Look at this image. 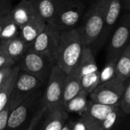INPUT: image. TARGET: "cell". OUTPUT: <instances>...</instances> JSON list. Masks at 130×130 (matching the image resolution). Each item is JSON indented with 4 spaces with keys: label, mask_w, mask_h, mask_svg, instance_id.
Returning <instances> with one entry per match:
<instances>
[{
    "label": "cell",
    "mask_w": 130,
    "mask_h": 130,
    "mask_svg": "<svg viewBox=\"0 0 130 130\" xmlns=\"http://www.w3.org/2000/svg\"><path fill=\"white\" fill-rule=\"evenodd\" d=\"M107 2L108 0H93L78 27L83 45L91 47L92 51L102 33Z\"/></svg>",
    "instance_id": "1"
},
{
    "label": "cell",
    "mask_w": 130,
    "mask_h": 130,
    "mask_svg": "<svg viewBox=\"0 0 130 130\" xmlns=\"http://www.w3.org/2000/svg\"><path fill=\"white\" fill-rule=\"evenodd\" d=\"M84 46L78 27L61 31L56 65L66 75L69 74L77 66Z\"/></svg>",
    "instance_id": "2"
},
{
    "label": "cell",
    "mask_w": 130,
    "mask_h": 130,
    "mask_svg": "<svg viewBox=\"0 0 130 130\" xmlns=\"http://www.w3.org/2000/svg\"><path fill=\"white\" fill-rule=\"evenodd\" d=\"M43 91L40 89L9 113L7 130H26L34 116L44 107Z\"/></svg>",
    "instance_id": "3"
},
{
    "label": "cell",
    "mask_w": 130,
    "mask_h": 130,
    "mask_svg": "<svg viewBox=\"0 0 130 130\" xmlns=\"http://www.w3.org/2000/svg\"><path fill=\"white\" fill-rule=\"evenodd\" d=\"M56 60L49 55L27 50L18 61L20 70L37 78L43 85H46Z\"/></svg>",
    "instance_id": "4"
},
{
    "label": "cell",
    "mask_w": 130,
    "mask_h": 130,
    "mask_svg": "<svg viewBox=\"0 0 130 130\" xmlns=\"http://www.w3.org/2000/svg\"><path fill=\"white\" fill-rule=\"evenodd\" d=\"M82 0H59L52 24L60 31L76 27L85 13Z\"/></svg>",
    "instance_id": "5"
},
{
    "label": "cell",
    "mask_w": 130,
    "mask_h": 130,
    "mask_svg": "<svg viewBox=\"0 0 130 130\" xmlns=\"http://www.w3.org/2000/svg\"><path fill=\"white\" fill-rule=\"evenodd\" d=\"M43 84L34 76L19 70L9 99L10 112L36 91L41 89Z\"/></svg>",
    "instance_id": "6"
},
{
    "label": "cell",
    "mask_w": 130,
    "mask_h": 130,
    "mask_svg": "<svg viewBox=\"0 0 130 130\" xmlns=\"http://www.w3.org/2000/svg\"><path fill=\"white\" fill-rule=\"evenodd\" d=\"M129 11H126L117 24L109 42L107 53L106 62H117V59L129 43Z\"/></svg>",
    "instance_id": "7"
},
{
    "label": "cell",
    "mask_w": 130,
    "mask_h": 130,
    "mask_svg": "<svg viewBox=\"0 0 130 130\" xmlns=\"http://www.w3.org/2000/svg\"><path fill=\"white\" fill-rule=\"evenodd\" d=\"M126 82H123L117 77L100 84L89 95L93 102L108 105L117 106L124 92Z\"/></svg>",
    "instance_id": "8"
},
{
    "label": "cell",
    "mask_w": 130,
    "mask_h": 130,
    "mask_svg": "<svg viewBox=\"0 0 130 130\" xmlns=\"http://www.w3.org/2000/svg\"><path fill=\"white\" fill-rule=\"evenodd\" d=\"M66 75L55 65L52 69L50 78L45 85L43 101L46 109L62 107V98Z\"/></svg>",
    "instance_id": "9"
},
{
    "label": "cell",
    "mask_w": 130,
    "mask_h": 130,
    "mask_svg": "<svg viewBox=\"0 0 130 130\" xmlns=\"http://www.w3.org/2000/svg\"><path fill=\"white\" fill-rule=\"evenodd\" d=\"M61 31L52 23H46L43 30L28 45V50L50 56L56 60Z\"/></svg>",
    "instance_id": "10"
},
{
    "label": "cell",
    "mask_w": 130,
    "mask_h": 130,
    "mask_svg": "<svg viewBox=\"0 0 130 130\" xmlns=\"http://www.w3.org/2000/svg\"><path fill=\"white\" fill-rule=\"evenodd\" d=\"M122 8V0H108L104 14L102 33L97 45L93 50L94 55L104 46L112 34V32L113 31L114 27H116L120 18Z\"/></svg>",
    "instance_id": "11"
},
{
    "label": "cell",
    "mask_w": 130,
    "mask_h": 130,
    "mask_svg": "<svg viewBox=\"0 0 130 130\" xmlns=\"http://www.w3.org/2000/svg\"><path fill=\"white\" fill-rule=\"evenodd\" d=\"M117 106L104 105L88 100L87 107L80 118L85 124L87 130H99L102 122Z\"/></svg>",
    "instance_id": "12"
},
{
    "label": "cell",
    "mask_w": 130,
    "mask_h": 130,
    "mask_svg": "<svg viewBox=\"0 0 130 130\" xmlns=\"http://www.w3.org/2000/svg\"><path fill=\"white\" fill-rule=\"evenodd\" d=\"M8 15L19 27L39 17L30 0H21L11 7Z\"/></svg>",
    "instance_id": "13"
},
{
    "label": "cell",
    "mask_w": 130,
    "mask_h": 130,
    "mask_svg": "<svg viewBox=\"0 0 130 130\" xmlns=\"http://www.w3.org/2000/svg\"><path fill=\"white\" fill-rule=\"evenodd\" d=\"M69 120V113L64 108L46 109L40 120V130H62Z\"/></svg>",
    "instance_id": "14"
},
{
    "label": "cell",
    "mask_w": 130,
    "mask_h": 130,
    "mask_svg": "<svg viewBox=\"0 0 130 130\" xmlns=\"http://www.w3.org/2000/svg\"><path fill=\"white\" fill-rule=\"evenodd\" d=\"M28 50V45L19 37L10 40H0V54H3L16 62Z\"/></svg>",
    "instance_id": "15"
},
{
    "label": "cell",
    "mask_w": 130,
    "mask_h": 130,
    "mask_svg": "<svg viewBox=\"0 0 130 130\" xmlns=\"http://www.w3.org/2000/svg\"><path fill=\"white\" fill-rule=\"evenodd\" d=\"M79 78L98 71L94 54L89 46H84L77 66L75 68Z\"/></svg>",
    "instance_id": "16"
},
{
    "label": "cell",
    "mask_w": 130,
    "mask_h": 130,
    "mask_svg": "<svg viewBox=\"0 0 130 130\" xmlns=\"http://www.w3.org/2000/svg\"><path fill=\"white\" fill-rule=\"evenodd\" d=\"M46 24V23L45 21H43L40 17H37L26 24L20 27L19 37L27 45H30L43 30Z\"/></svg>",
    "instance_id": "17"
},
{
    "label": "cell",
    "mask_w": 130,
    "mask_h": 130,
    "mask_svg": "<svg viewBox=\"0 0 130 130\" xmlns=\"http://www.w3.org/2000/svg\"><path fill=\"white\" fill-rule=\"evenodd\" d=\"M82 91L80 78L74 69L69 74L66 75L64 89L62 98V106L63 107L68 101L75 97Z\"/></svg>",
    "instance_id": "18"
},
{
    "label": "cell",
    "mask_w": 130,
    "mask_h": 130,
    "mask_svg": "<svg viewBox=\"0 0 130 130\" xmlns=\"http://www.w3.org/2000/svg\"><path fill=\"white\" fill-rule=\"evenodd\" d=\"M39 17L46 23H51L59 0H30Z\"/></svg>",
    "instance_id": "19"
},
{
    "label": "cell",
    "mask_w": 130,
    "mask_h": 130,
    "mask_svg": "<svg viewBox=\"0 0 130 130\" xmlns=\"http://www.w3.org/2000/svg\"><path fill=\"white\" fill-rule=\"evenodd\" d=\"M116 77L123 82H126L130 76V43L117 59L115 65Z\"/></svg>",
    "instance_id": "20"
},
{
    "label": "cell",
    "mask_w": 130,
    "mask_h": 130,
    "mask_svg": "<svg viewBox=\"0 0 130 130\" xmlns=\"http://www.w3.org/2000/svg\"><path fill=\"white\" fill-rule=\"evenodd\" d=\"M19 70L20 69L18 66L15 65L9 78L2 85L0 86V111L9 104L11 93Z\"/></svg>",
    "instance_id": "21"
},
{
    "label": "cell",
    "mask_w": 130,
    "mask_h": 130,
    "mask_svg": "<svg viewBox=\"0 0 130 130\" xmlns=\"http://www.w3.org/2000/svg\"><path fill=\"white\" fill-rule=\"evenodd\" d=\"M88 94L82 91L78 94L68 101L62 107L68 113L82 114L87 107L88 105Z\"/></svg>",
    "instance_id": "22"
},
{
    "label": "cell",
    "mask_w": 130,
    "mask_h": 130,
    "mask_svg": "<svg viewBox=\"0 0 130 130\" xmlns=\"http://www.w3.org/2000/svg\"><path fill=\"white\" fill-rule=\"evenodd\" d=\"M19 31H20L19 26L10 18L8 14V17L5 23L3 24L0 31V40H5L16 38L19 37Z\"/></svg>",
    "instance_id": "23"
},
{
    "label": "cell",
    "mask_w": 130,
    "mask_h": 130,
    "mask_svg": "<svg viewBox=\"0 0 130 130\" xmlns=\"http://www.w3.org/2000/svg\"><path fill=\"white\" fill-rule=\"evenodd\" d=\"M82 91L87 93L88 95L100 85V71H97L80 78Z\"/></svg>",
    "instance_id": "24"
},
{
    "label": "cell",
    "mask_w": 130,
    "mask_h": 130,
    "mask_svg": "<svg viewBox=\"0 0 130 130\" xmlns=\"http://www.w3.org/2000/svg\"><path fill=\"white\" fill-rule=\"evenodd\" d=\"M124 113L120 108V106H117L112 112H110L105 120L102 122L101 126L99 130H112L117 123L119 119ZM125 115V114H124Z\"/></svg>",
    "instance_id": "25"
},
{
    "label": "cell",
    "mask_w": 130,
    "mask_h": 130,
    "mask_svg": "<svg viewBox=\"0 0 130 130\" xmlns=\"http://www.w3.org/2000/svg\"><path fill=\"white\" fill-rule=\"evenodd\" d=\"M115 62H106L104 67L100 71V84L108 82L116 77Z\"/></svg>",
    "instance_id": "26"
},
{
    "label": "cell",
    "mask_w": 130,
    "mask_h": 130,
    "mask_svg": "<svg viewBox=\"0 0 130 130\" xmlns=\"http://www.w3.org/2000/svg\"><path fill=\"white\" fill-rule=\"evenodd\" d=\"M120 108L125 115L130 113V79H128L126 83V88L124 92L121 97L120 104Z\"/></svg>",
    "instance_id": "27"
},
{
    "label": "cell",
    "mask_w": 130,
    "mask_h": 130,
    "mask_svg": "<svg viewBox=\"0 0 130 130\" xmlns=\"http://www.w3.org/2000/svg\"><path fill=\"white\" fill-rule=\"evenodd\" d=\"M46 110V107L45 106H44V107H43L40 110V111H39V112H38L35 116H34V117L32 119V120L30 121V123L29 126H27V128L26 129V130L37 129V128L38 125L40 124V120H41V119H42V117H43V113H45Z\"/></svg>",
    "instance_id": "28"
},
{
    "label": "cell",
    "mask_w": 130,
    "mask_h": 130,
    "mask_svg": "<svg viewBox=\"0 0 130 130\" xmlns=\"http://www.w3.org/2000/svg\"><path fill=\"white\" fill-rule=\"evenodd\" d=\"M9 113V104L0 111V130H7Z\"/></svg>",
    "instance_id": "29"
},
{
    "label": "cell",
    "mask_w": 130,
    "mask_h": 130,
    "mask_svg": "<svg viewBox=\"0 0 130 130\" xmlns=\"http://www.w3.org/2000/svg\"><path fill=\"white\" fill-rule=\"evenodd\" d=\"M11 7L10 0H0V19L9 13Z\"/></svg>",
    "instance_id": "30"
},
{
    "label": "cell",
    "mask_w": 130,
    "mask_h": 130,
    "mask_svg": "<svg viewBox=\"0 0 130 130\" xmlns=\"http://www.w3.org/2000/svg\"><path fill=\"white\" fill-rule=\"evenodd\" d=\"M14 66L5 67L2 69H0V86L2 85L9 78V77L11 76V75L13 72Z\"/></svg>",
    "instance_id": "31"
},
{
    "label": "cell",
    "mask_w": 130,
    "mask_h": 130,
    "mask_svg": "<svg viewBox=\"0 0 130 130\" xmlns=\"http://www.w3.org/2000/svg\"><path fill=\"white\" fill-rule=\"evenodd\" d=\"M16 65V62L12 59L3 55L0 54V69L5 67H12Z\"/></svg>",
    "instance_id": "32"
},
{
    "label": "cell",
    "mask_w": 130,
    "mask_h": 130,
    "mask_svg": "<svg viewBox=\"0 0 130 130\" xmlns=\"http://www.w3.org/2000/svg\"><path fill=\"white\" fill-rule=\"evenodd\" d=\"M72 130H87V128L83 120L80 118L78 121L72 122Z\"/></svg>",
    "instance_id": "33"
},
{
    "label": "cell",
    "mask_w": 130,
    "mask_h": 130,
    "mask_svg": "<svg viewBox=\"0 0 130 130\" xmlns=\"http://www.w3.org/2000/svg\"><path fill=\"white\" fill-rule=\"evenodd\" d=\"M123 8H124L126 11H129L130 9V0H122Z\"/></svg>",
    "instance_id": "34"
},
{
    "label": "cell",
    "mask_w": 130,
    "mask_h": 130,
    "mask_svg": "<svg viewBox=\"0 0 130 130\" xmlns=\"http://www.w3.org/2000/svg\"><path fill=\"white\" fill-rule=\"evenodd\" d=\"M72 121H70L69 120H68L66 123H65L62 130H72Z\"/></svg>",
    "instance_id": "35"
},
{
    "label": "cell",
    "mask_w": 130,
    "mask_h": 130,
    "mask_svg": "<svg viewBox=\"0 0 130 130\" xmlns=\"http://www.w3.org/2000/svg\"><path fill=\"white\" fill-rule=\"evenodd\" d=\"M7 17H8V14H7V15H5V17H3L2 18H1V19H0V31H1L2 27L3 24L5 23V20H6Z\"/></svg>",
    "instance_id": "36"
},
{
    "label": "cell",
    "mask_w": 130,
    "mask_h": 130,
    "mask_svg": "<svg viewBox=\"0 0 130 130\" xmlns=\"http://www.w3.org/2000/svg\"><path fill=\"white\" fill-rule=\"evenodd\" d=\"M10 1H12V0H10Z\"/></svg>",
    "instance_id": "37"
}]
</instances>
